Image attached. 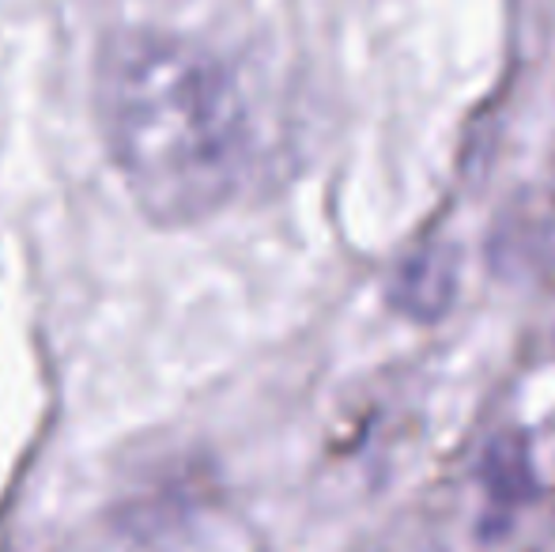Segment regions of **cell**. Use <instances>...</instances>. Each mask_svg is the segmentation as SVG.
I'll use <instances>...</instances> for the list:
<instances>
[{
	"instance_id": "6da1fadb",
	"label": "cell",
	"mask_w": 555,
	"mask_h": 552,
	"mask_svg": "<svg viewBox=\"0 0 555 552\" xmlns=\"http://www.w3.org/2000/svg\"><path fill=\"white\" fill-rule=\"evenodd\" d=\"M95 103L117 175L147 220H205L238 190L249 114L212 50L159 30L114 35L99 57Z\"/></svg>"
},
{
	"instance_id": "7a4b0ae2",
	"label": "cell",
	"mask_w": 555,
	"mask_h": 552,
	"mask_svg": "<svg viewBox=\"0 0 555 552\" xmlns=\"http://www.w3.org/2000/svg\"><path fill=\"white\" fill-rule=\"evenodd\" d=\"M453 258L442 246H427L416 258H409L393 277L397 310L412 318H439L453 299Z\"/></svg>"
},
{
	"instance_id": "3957f363",
	"label": "cell",
	"mask_w": 555,
	"mask_h": 552,
	"mask_svg": "<svg viewBox=\"0 0 555 552\" xmlns=\"http://www.w3.org/2000/svg\"><path fill=\"white\" fill-rule=\"evenodd\" d=\"M537 258H541L544 273H548V280L555 284V193L548 201V213H544V220H541V231H537Z\"/></svg>"
}]
</instances>
